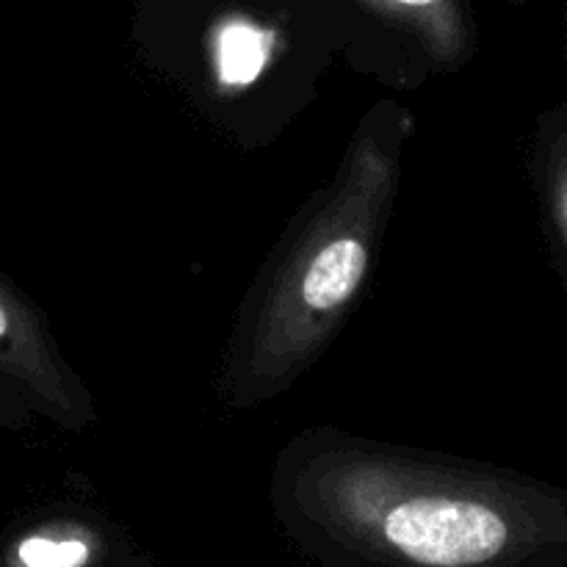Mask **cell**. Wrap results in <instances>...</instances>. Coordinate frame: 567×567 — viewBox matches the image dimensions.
Masks as SVG:
<instances>
[{"label":"cell","instance_id":"obj_7","mask_svg":"<svg viewBox=\"0 0 567 567\" xmlns=\"http://www.w3.org/2000/svg\"><path fill=\"white\" fill-rule=\"evenodd\" d=\"M33 419L37 415L31 413V408L20 396H14V393L0 385V430L22 432L33 424Z\"/></svg>","mask_w":567,"mask_h":567},{"label":"cell","instance_id":"obj_1","mask_svg":"<svg viewBox=\"0 0 567 567\" xmlns=\"http://www.w3.org/2000/svg\"><path fill=\"white\" fill-rule=\"evenodd\" d=\"M271 502L305 543L363 567H567V493L338 426L280 449Z\"/></svg>","mask_w":567,"mask_h":567},{"label":"cell","instance_id":"obj_3","mask_svg":"<svg viewBox=\"0 0 567 567\" xmlns=\"http://www.w3.org/2000/svg\"><path fill=\"white\" fill-rule=\"evenodd\" d=\"M127 39L216 133L252 153L293 127L338 59L363 72L347 0H131Z\"/></svg>","mask_w":567,"mask_h":567},{"label":"cell","instance_id":"obj_4","mask_svg":"<svg viewBox=\"0 0 567 567\" xmlns=\"http://www.w3.org/2000/svg\"><path fill=\"white\" fill-rule=\"evenodd\" d=\"M363 72L388 86L415 89L430 75L465 70L480 50L471 0H347Z\"/></svg>","mask_w":567,"mask_h":567},{"label":"cell","instance_id":"obj_6","mask_svg":"<svg viewBox=\"0 0 567 567\" xmlns=\"http://www.w3.org/2000/svg\"><path fill=\"white\" fill-rule=\"evenodd\" d=\"M109 554L103 526L83 515H53L22 529L6 548V567H97Z\"/></svg>","mask_w":567,"mask_h":567},{"label":"cell","instance_id":"obj_5","mask_svg":"<svg viewBox=\"0 0 567 567\" xmlns=\"http://www.w3.org/2000/svg\"><path fill=\"white\" fill-rule=\"evenodd\" d=\"M0 385L20 396L55 430L83 435L97 421V404L83 377L61 352L33 299L0 275Z\"/></svg>","mask_w":567,"mask_h":567},{"label":"cell","instance_id":"obj_2","mask_svg":"<svg viewBox=\"0 0 567 567\" xmlns=\"http://www.w3.org/2000/svg\"><path fill=\"white\" fill-rule=\"evenodd\" d=\"M413 136V109L393 97L360 116L336 175L299 210L244 297L216 374L227 413L286 396L336 343L374 275Z\"/></svg>","mask_w":567,"mask_h":567},{"label":"cell","instance_id":"obj_8","mask_svg":"<svg viewBox=\"0 0 567 567\" xmlns=\"http://www.w3.org/2000/svg\"><path fill=\"white\" fill-rule=\"evenodd\" d=\"M507 3H513V6H524V3H529V0H507Z\"/></svg>","mask_w":567,"mask_h":567}]
</instances>
